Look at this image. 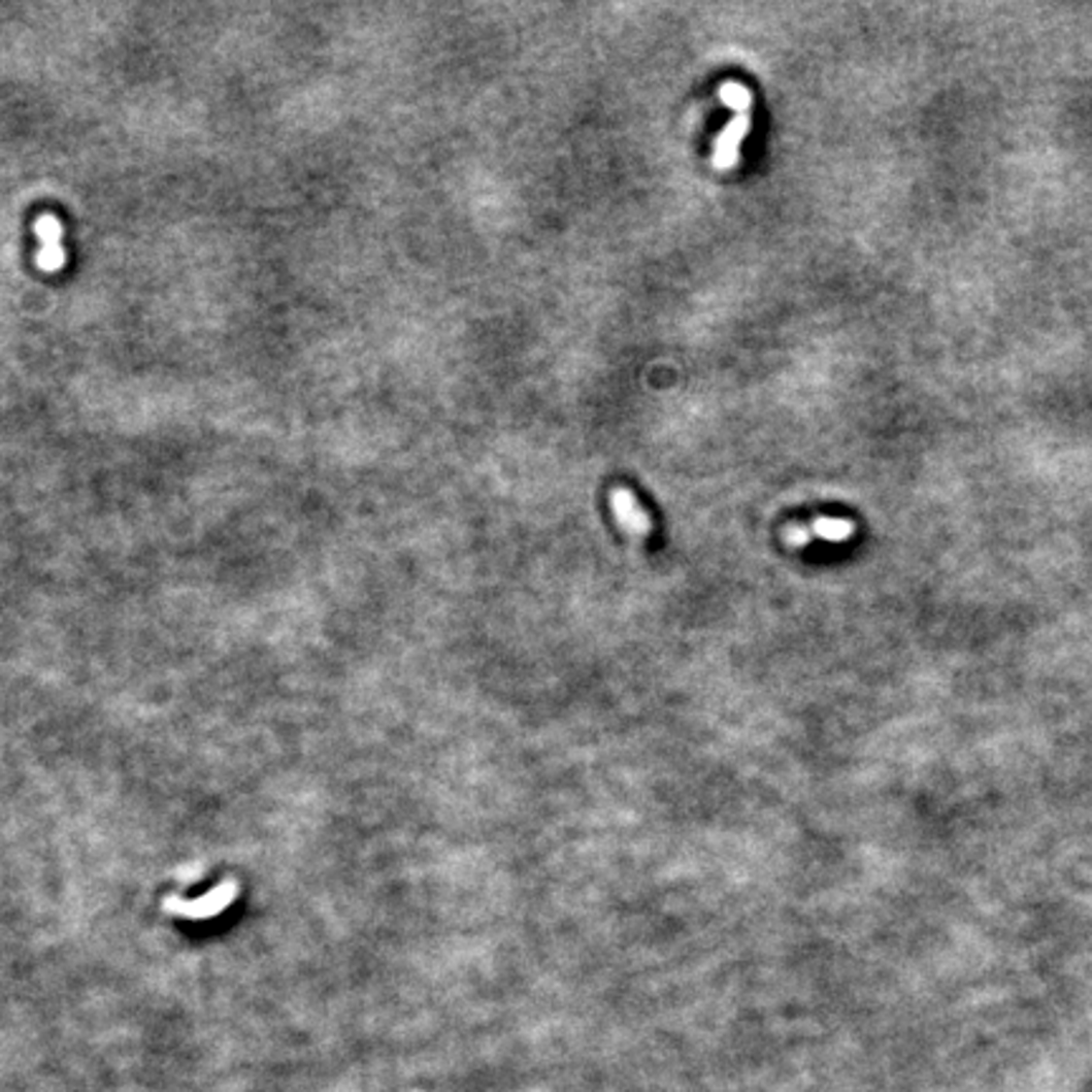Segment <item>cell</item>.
Here are the masks:
<instances>
[{
  "label": "cell",
  "instance_id": "obj_1",
  "mask_svg": "<svg viewBox=\"0 0 1092 1092\" xmlns=\"http://www.w3.org/2000/svg\"><path fill=\"white\" fill-rule=\"evenodd\" d=\"M749 132H752V114H736L731 122H728V125L724 127V132L716 137L714 155H710V162H714L716 170L728 172L738 165L741 142L747 139Z\"/></svg>",
  "mask_w": 1092,
  "mask_h": 1092
},
{
  "label": "cell",
  "instance_id": "obj_2",
  "mask_svg": "<svg viewBox=\"0 0 1092 1092\" xmlns=\"http://www.w3.org/2000/svg\"><path fill=\"white\" fill-rule=\"evenodd\" d=\"M36 238H38V254H36L38 266L48 273L61 271V266H64V261H66V251H64V226L59 223V218L56 216L38 218Z\"/></svg>",
  "mask_w": 1092,
  "mask_h": 1092
},
{
  "label": "cell",
  "instance_id": "obj_3",
  "mask_svg": "<svg viewBox=\"0 0 1092 1092\" xmlns=\"http://www.w3.org/2000/svg\"><path fill=\"white\" fill-rule=\"evenodd\" d=\"M609 503H613L615 519H618V524L623 526L627 534L637 536V539H646V536L653 534V519L648 517V511L632 491L615 489L613 496H609Z\"/></svg>",
  "mask_w": 1092,
  "mask_h": 1092
},
{
  "label": "cell",
  "instance_id": "obj_4",
  "mask_svg": "<svg viewBox=\"0 0 1092 1092\" xmlns=\"http://www.w3.org/2000/svg\"><path fill=\"white\" fill-rule=\"evenodd\" d=\"M812 539H825V541H848L853 539L858 526L850 519H834V517H820L812 521L809 526Z\"/></svg>",
  "mask_w": 1092,
  "mask_h": 1092
},
{
  "label": "cell",
  "instance_id": "obj_5",
  "mask_svg": "<svg viewBox=\"0 0 1092 1092\" xmlns=\"http://www.w3.org/2000/svg\"><path fill=\"white\" fill-rule=\"evenodd\" d=\"M719 97L728 109H733L736 114H752L754 97L747 87H741L738 81H724L719 89Z\"/></svg>",
  "mask_w": 1092,
  "mask_h": 1092
},
{
  "label": "cell",
  "instance_id": "obj_6",
  "mask_svg": "<svg viewBox=\"0 0 1092 1092\" xmlns=\"http://www.w3.org/2000/svg\"><path fill=\"white\" fill-rule=\"evenodd\" d=\"M784 541H787V544L794 547V549H802V547H806L812 541L809 529H806L804 524L789 526V529L784 531Z\"/></svg>",
  "mask_w": 1092,
  "mask_h": 1092
}]
</instances>
